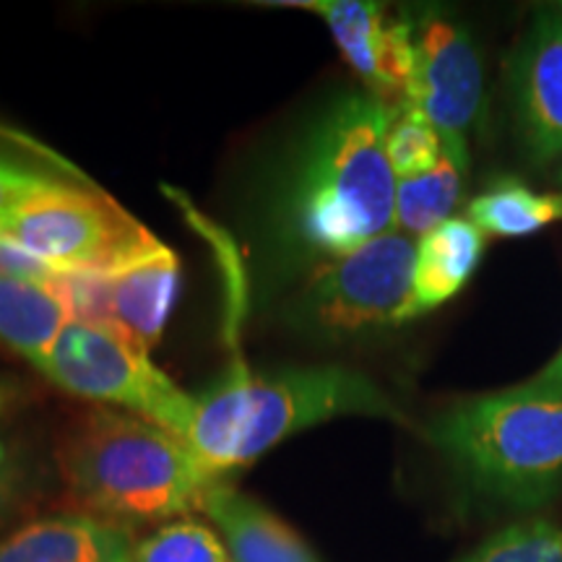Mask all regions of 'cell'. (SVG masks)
<instances>
[{"mask_svg": "<svg viewBox=\"0 0 562 562\" xmlns=\"http://www.w3.org/2000/svg\"><path fill=\"white\" fill-rule=\"evenodd\" d=\"M0 140H5V144H13V146H21V149H26L30 154H34V157H45L47 161H55V165H58L63 172H68L74 180L89 182V180L83 178V175L79 172V167L70 165V161L58 157V154H53L50 149H47L45 144H40V140H34L32 136H26V133H19V131L9 128V125L0 123Z\"/></svg>", "mask_w": 562, "mask_h": 562, "instance_id": "cell-23", "label": "cell"}, {"mask_svg": "<svg viewBox=\"0 0 562 562\" xmlns=\"http://www.w3.org/2000/svg\"><path fill=\"white\" fill-rule=\"evenodd\" d=\"M467 172L453 159L442 157L432 170L398 180L396 186V229L406 237H425L427 232L453 220L463 195Z\"/></svg>", "mask_w": 562, "mask_h": 562, "instance_id": "cell-17", "label": "cell"}, {"mask_svg": "<svg viewBox=\"0 0 562 562\" xmlns=\"http://www.w3.org/2000/svg\"><path fill=\"white\" fill-rule=\"evenodd\" d=\"M456 562H562V526L544 516L516 518Z\"/></svg>", "mask_w": 562, "mask_h": 562, "instance_id": "cell-18", "label": "cell"}, {"mask_svg": "<svg viewBox=\"0 0 562 562\" xmlns=\"http://www.w3.org/2000/svg\"><path fill=\"white\" fill-rule=\"evenodd\" d=\"M42 375L83 402L123 409L186 440L195 398L151 362L149 349L115 323L74 318Z\"/></svg>", "mask_w": 562, "mask_h": 562, "instance_id": "cell-6", "label": "cell"}, {"mask_svg": "<svg viewBox=\"0 0 562 562\" xmlns=\"http://www.w3.org/2000/svg\"><path fill=\"white\" fill-rule=\"evenodd\" d=\"M412 13V11H409ZM412 102L438 131L446 157L469 172V133L484 100V70L472 34L448 11L412 13Z\"/></svg>", "mask_w": 562, "mask_h": 562, "instance_id": "cell-8", "label": "cell"}, {"mask_svg": "<svg viewBox=\"0 0 562 562\" xmlns=\"http://www.w3.org/2000/svg\"><path fill=\"white\" fill-rule=\"evenodd\" d=\"M425 438L476 501L513 513L562 492V383L526 381L440 412Z\"/></svg>", "mask_w": 562, "mask_h": 562, "instance_id": "cell-4", "label": "cell"}, {"mask_svg": "<svg viewBox=\"0 0 562 562\" xmlns=\"http://www.w3.org/2000/svg\"><path fill=\"white\" fill-rule=\"evenodd\" d=\"M138 539L89 513L34 518L0 539V562H133Z\"/></svg>", "mask_w": 562, "mask_h": 562, "instance_id": "cell-11", "label": "cell"}, {"mask_svg": "<svg viewBox=\"0 0 562 562\" xmlns=\"http://www.w3.org/2000/svg\"><path fill=\"white\" fill-rule=\"evenodd\" d=\"M385 151H389L391 170L396 175V180L432 170L446 157L438 131L412 102H402L393 108L389 136H385Z\"/></svg>", "mask_w": 562, "mask_h": 562, "instance_id": "cell-20", "label": "cell"}, {"mask_svg": "<svg viewBox=\"0 0 562 562\" xmlns=\"http://www.w3.org/2000/svg\"><path fill=\"white\" fill-rule=\"evenodd\" d=\"M484 237L487 235L467 216H453L419 237L417 258H414L409 321L438 311L469 284V279L480 269Z\"/></svg>", "mask_w": 562, "mask_h": 562, "instance_id": "cell-14", "label": "cell"}, {"mask_svg": "<svg viewBox=\"0 0 562 562\" xmlns=\"http://www.w3.org/2000/svg\"><path fill=\"white\" fill-rule=\"evenodd\" d=\"M467 220L503 240L531 237L562 222V193L533 191L516 178H501L472 199Z\"/></svg>", "mask_w": 562, "mask_h": 562, "instance_id": "cell-16", "label": "cell"}, {"mask_svg": "<svg viewBox=\"0 0 562 562\" xmlns=\"http://www.w3.org/2000/svg\"><path fill=\"white\" fill-rule=\"evenodd\" d=\"M70 321L68 305L50 286L0 273V344L32 368L45 370L55 341Z\"/></svg>", "mask_w": 562, "mask_h": 562, "instance_id": "cell-15", "label": "cell"}, {"mask_svg": "<svg viewBox=\"0 0 562 562\" xmlns=\"http://www.w3.org/2000/svg\"><path fill=\"white\" fill-rule=\"evenodd\" d=\"M558 9H560V11H562V3H558Z\"/></svg>", "mask_w": 562, "mask_h": 562, "instance_id": "cell-27", "label": "cell"}, {"mask_svg": "<svg viewBox=\"0 0 562 562\" xmlns=\"http://www.w3.org/2000/svg\"><path fill=\"white\" fill-rule=\"evenodd\" d=\"M508 97L518 140L531 165L562 157V11L533 13L508 60Z\"/></svg>", "mask_w": 562, "mask_h": 562, "instance_id": "cell-10", "label": "cell"}, {"mask_svg": "<svg viewBox=\"0 0 562 562\" xmlns=\"http://www.w3.org/2000/svg\"><path fill=\"white\" fill-rule=\"evenodd\" d=\"M393 104L347 91L315 117L281 193L284 235L313 258L347 256L396 229V175L385 136Z\"/></svg>", "mask_w": 562, "mask_h": 562, "instance_id": "cell-1", "label": "cell"}, {"mask_svg": "<svg viewBox=\"0 0 562 562\" xmlns=\"http://www.w3.org/2000/svg\"><path fill=\"white\" fill-rule=\"evenodd\" d=\"M19 385L11 381V378H0V414H5L11 409V404L16 402Z\"/></svg>", "mask_w": 562, "mask_h": 562, "instance_id": "cell-25", "label": "cell"}, {"mask_svg": "<svg viewBox=\"0 0 562 562\" xmlns=\"http://www.w3.org/2000/svg\"><path fill=\"white\" fill-rule=\"evenodd\" d=\"M0 243L63 273H112L159 240L91 182L50 178L0 224Z\"/></svg>", "mask_w": 562, "mask_h": 562, "instance_id": "cell-5", "label": "cell"}, {"mask_svg": "<svg viewBox=\"0 0 562 562\" xmlns=\"http://www.w3.org/2000/svg\"><path fill=\"white\" fill-rule=\"evenodd\" d=\"M417 243L391 229L321 263L290 302V326L318 339H355L409 323Z\"/></svg>", "mask_w": 562, "mask_h": 562, "instance_id": "cell-7", "label": "cell"}, {"mask_svg": "<svg viewBox=\"0 0 562 562\" xmlns=\"http://www.w3.org/2000/svg\"><path fill=\"white\" fill-rule=\"evenodd\" d=\"M277 5L318 13L344 60L364 81V91L393 108L406 102L414 74L409 11L393 13L383 3L370 0H300Z\"/></svg>", "mask_w": 562, "mask_h": 562, "instance_id": "cell-9", "label": "cell"}, {"mask_svg": "<svg viewBox=\"0 0 562 562\" xmlns=\"http://www.w3.org/2000/svg\"><path fill=\"white\" fill-rule=\"evenodd\" d=\"M58 469L70 501L128 529L201 510L222 482L178 435L110 406L76 417L58 446Z\"/></svg>", "mask_w": 562, "mask_h": 562, "instance_id": "cell-3", "label": "cell"}, {"mask_svg": "<svg viewBox=\"0 0 562 562\" xmlns=\"http://www.w3.org/2000/svg\"><path fill=\"white\" fill-rule=\"evenodd\" d=\"M560 182H562V167H560Z\"/></svg>", "mask_w": 562, "mask_h": 562, "instance_id": "cell-26", "label": "cell"}, {"mask_svg": "<svg viewBox=\"0 0 562 562\" xmlns=\"http://www.w3.org/2000/svg\"><path fill=\"white\" fill-rule=\"evenodd\" d=\"M133 562H232L214 526L175 518L138 539Z\"/></svg>", "mask_w": 562, "mask_h": 562, "instance_id": "cell-19", "label": "cell"}, {"mask_svg": "<svg viewBox=\"0 0 562 562\" xmlns=\"http://www.w3.org/2000/svg\"><path fill=\"white\" fill-rule=\"evenodd\" d=\"M104 290L108 321L151 351L165 336L178 302L180 258L165 243H157L121 269L104 273Z\"/></svg>", "mask_w": 562, "mask_h": 562, "instance_id": "cell-12", "label": "cell"}, {"mask_svg": "<svg viewBox=\"0 0 562 562\" xmlns=\"http://www.w3.org/2000/svg\"><path fill=\"white\" fill-rule=\"evenodd\" d=\"M34 490V467L19 442L0 438V524L16 513Z\"/></svg>", "mask_w": 562, "mask_h": 562, "instance_id": "cell-21", "label": "cell"}, {"mask_svg": "<svg viewBox=\"0 0 562 562\" xmlns=\"http://www.w3.org/2000/svg\"><path fill=\"white\" fill-rule=\"evenodd\" d=\"M201 513L222 537L232 562H321L290 524L229 484L216 482Z\"/></svg>", "mask_w": 562, "mask_h": 562, "instance_id": "cell-13", "label": "cell"}, {"mask_svg": "<svg viewBox=\"0 0 562 562\" xmlns=\"http://www.w3.org/2000/svg\"><path fill=\"white\" fill-rule=\"evenodd\" d=\"M533 381H542V383H562V349L558 355L552 357L550 364H547L544 370H539L537 375H533Z\"/></svg>", "mask_w": 562, "mask_h": 562, "instance_id": "cell-24", "label": "cell"}, {"mask_svg": "<svg viewBox=\"0 0 562 562\" xmlns=\"http://www.w3.org/2000/svg\"><path fill=\"white\" fill-rule=\"evenodd\" d=\"M339 417L406 422L402 406L360 370L341 364L252 372L235 362L195 398L186 442L216 480L250 467L292 435Z\"/></svg>", "mask_w": 562, "mask_h": 562, "instance_id": "cell-2", "label": "cell"}, {"mask_svg": "<svg viewBox=\"0 0 562 562\" xmlns=\"http://www.w3.org/2000/svg\"><path fill=\"white\" fill-rule=\"evenodd\" d=\"M50 175L34 170L24 161L0 157V224L21 206L37 188L45 186Z\"/></svg>", "mask_w": 562, "mask_h": 562, "instance_id": "cell-22", "label": "cell"}]
</instances>
